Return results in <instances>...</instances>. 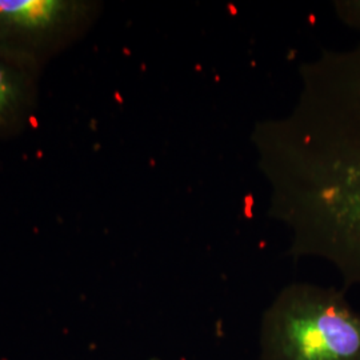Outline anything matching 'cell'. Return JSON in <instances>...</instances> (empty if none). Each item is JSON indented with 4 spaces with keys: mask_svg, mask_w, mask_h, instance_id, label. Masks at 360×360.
I'll list each match as a JSON object with an SVG mask.
<instances>
[{
    "mask_svg": "<svg viewBox=\"0 0 360 360\" xmlns=\"http://www.w3.org/2000/svg\"><path fill=\"white\" fill-rule=\"evenodd\" d=\"M335 13L338 18L354 30H360V0L335 1Z\"/></svg>",
    "mask_w": 360,
    "mask_h": 360,
    "instance_id": "obj_5",
    "label": "cell"
},
{
    "mask_svg": "<svg viewBox=\"0 0 360 360\" xmlns=\"http://www.w3.org/2000/svg\"><path fill=\"white\" fill-rule=\"evenodd\" d=\"M260 360H360V314L334 287L292 283L266 309Z\"/></svg>",
    "mask_w": 360,
    "mask_h": 360,
    "instance_id": "obj_2",
    "label": "cell"
},
{
    "mask_svg": "<svg viewBox=\"0 0 360 360\" xmlns=\"http://www.w3.org/2000/svg\"><path fill=\"white\" fill-rule=\"evenodd\" d=\"M294 111L259 123L254 142L271 186V215L290 251L331 263L360 284V44L324 51L302 70Z\"/></svg>",
    "mask_w": 360,
    "mask_h": 360,
    "instance_id": "obj_1",
    "label": "cell"
},
{
    "mask_svg": "<svg viewBox=\"0 0 360 360\" xmlns=\"http://www.w3.org/2000/svg\"><path fill=\"white\" fill-rule=\"evenodd\" d=\"M82 3L70 0H0V38H46L71 23Z\"/></svg>",
    "mask_w": 360,
    "mask_h": 360,
    "instance_id": "obj_3",
    "label": "cell"
},
{
    "mask_svg": "<svg viewBox=\"0 0 360 360\" xmlns=\"http://www.w3.org/2000/svg\"><path fill=\"white\" fill-rule=\"evenodd\" d=\"M148 360H162V359H159V358H150V359Z\"/></svg>",
    "mask_w": 360,
    "mask_h": 360,
    "instance_id": "obj_6",
    "label": "cell"
},
{
    "mask_svg": "<svg viewBox=\"0 0 360 360\" xmlns=\"http://www.w3.org/2000/svg\"><path fill=\"white\" fill-rule=\"evenodd\" d=\"M25 80L15 65L0 58V124L7 123L20 108Z\"/></svg>",
    "mask_w": 360,
    "mask_h": 360,
    "instance_id": "obj_4",
    "label": "cell"
}]
</instances>
